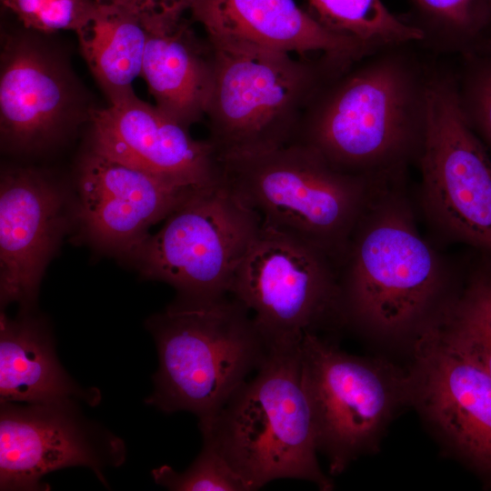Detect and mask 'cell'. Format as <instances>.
I'll list each match as a JSON object with an SVG mask.
<instances>
[{
	"mask_svg": "<svg viewBox=\"0 0 491 491\" xmlns=\"http://www.w3.org/2000/svg\"><path fill=\"white\" fill-rule=\"evenodd\" d=\"M432 325L491 376V273L476 275Z\"/></svg>",
	"mask_w": 491,
	"mask_h": 491,
	"instance_id": "cell-23",
	"label": "cell"
},
{
	"mask_svg": "<svg viewBox=\"0 0 491 491\" xmlns=\"http://www.w3.org/2000/svg\"><path fill=\"white\" fill-rule=\"evenodd\" d=\"M301 374L317 450L327 455L332 473L372 444L406 386L384 365L346 354L313 333L302 338Z\"/></svg>",
	"mask_w": 491,
	"mask_h": 491,
	"instance_id": "cell-10",
	"label": "cell"
},
{
	"mask_svg": "<svg viewBox=\"0 0 491 491\" xmlns=\"http://www.w3.org/2000/svg\"><path fill=\"white\" fill-rule=\"evenodd\" d=\"M337 270L316 246L262 225L230 295L248 309L267 344L298 340L330 317H343Z\"/></svg>",
	"mask_w": 491,
	"mask_h": 491,
	"instance_id": "cell-9",
	"label": "cell"
},
{
	"mask_svg": "<svg viewBox=\"0 0 491 491\" xmlns=\"http://www.w3.org/2000/svg\"><path fill=\"white\" fill-rule=\"evenodd\" d=\"M404 18L422 35L419 47L433 56H456L491 48L488 0H406Z\"/></svg>",
	"mask_w": 491,
	"mask_h": 491,
	"instance_id": "cell-21",
	"label": "cell"
},
{
	"mask_svg": "<svg viewBox=\"0 0 491 491\" xmlns=\"http://www.w3.org/2000/svg\"><path fill=\"white\" fill-rule=\"evenodd\" d=\"M195 189L91 149L78 169L75 216L93 243L134 257L149 229Z\"/></svg>",
	"mask_w": 491,
	"mask_h": 491,
	"instance_id": "cell-13",
	"label": "cell"
},
{
	"mask_svg": "<svg viewBox=\"0 0 491 491\" xmlns=\"http://www.w3.org/2000/svg\"><path fill=\"white\" fill-rule=\"evenodd\" d=\"M457 59L455 71L461 111L491 152V48Z\"/></svg>",
	"mask_w": 491,
	"mask_h": 491,
	"instance_id": "cell-24",
	"label": "cell"
},
{
	"mask_svg": "<svg viewBox=\"0 0 491 491\" xmlns=\"http://www.w3.org/2000/svg\"><path fill=\"white\" fill-rule=\"evenodd\" d=\"M158 354L146 403L165 413L215 416L256 371L268 344L248 309L232 295L177 297L147 323Z\"/></svg>",
	"mask_w": 491,
	"mask_h": 491,
	"instance_id": "cell-4",
	"label": "cell"
},
{
	"mask_svg": "<svg viewBox=\"0 0 491 491\" xmlns=\"http://www.w3.org/2000/svg\"><path fill=\"white\" fill-rule=\"evenodd\" d=\"M148 32L141 75L155 105L187 126L200 121L213 85V48L185 19Z\"/></svg>",
	"mask_w": 491,
	"mask_h": 491,
	"instance_id": "cell-19",
	"label": "cell"
},
{
	"mask_svg": "<svg viewBox=\"0 0 491 491\" xmlns=\"http://www.w3.org/2000/svg\"><path fill=\"white\" fill-rule=\"evenodd\" d=\"M306 11L325 27L373 49L416 43L422 35L382 0H306Z\"/></svg>",
	"mask_w": 491,
	"mask_h": 491,
	"instance_id": "cell-22",
	"label": "cell"
},
{
	"mask_svg": "<svg viewBox=\"0 0 491 491\" xmlns=\"http://www.w3.org/2000/svg\"><path fill=\"white\" fill-rule=\"evenodd\" d=\"M80 404L0 402L1 490H46L45 476L72 466L91 469L107 486L104 472L125 462V445L85 416Z\"/></svg>",
	"mask_w": 491,
	"mask_h": 491,
	"instance_id": "cell-11",
	"label": "cell"
},
{
	"mask_svg": "<svg viewBox=\"0 0 491 491\" xmlns=\"http://www.w3.org/2000/svg\"><path fill=\"white\" fill-rule=\"evenodd\" d=\"M375 189L338 269L343 318L395 336L424 316L438 286L439 266L410 213Z\"/></svg>",
	"mask_w": 491,
	"mask_h": 491,
	"instance_id": "cell-6",
	"label": "cell"
},
{
	"mask_svg": "<svg viewBox=\"0 0 491 491\" xmlns=\"http://www.w3.org/2000/svg\"><path fill=\"white\" fill-rule=\"evenodd\" d=\"M80 49L110 104L134 95L141 75L148 32L127 10L97 1L88 24L76 33Z\"/></svg>",
	"mask_w": 491,
	"mask_h": 491,
	"instance_id": "cell-20",
	"label": "cell"
},
{
	"mask_svg": "<svg viewBox=\"0 0 491 491\" xmlns=\"http://www.w3.org/2000/svg\"><path fill=\"white\" fill-rule=\"evenodd\" d=\"M261 227L258 214L221 178L183 200L134 258L144 276L172 286L177 297H220L230 294Z\"/></svg>",
	"mask_w": 491,
	"mask_h": 491,
	"instance_id": "cell-7",
	"label": "cell"
},
{
	"mask_svg": "<svg viewBox=\"0 0 491 491\" xmlns=\"http://www.w3.org/2000/svg\"><path fill=\"white\" fill-rule=\"evenodd\" d=\"M414 386L421 406L458 453L491 476V376L432 325L417 346Z\"/></svg>",
	"mask_w": 491,
	"mask_h": 491,
	"instance_id": "cell-15",
	"label": "cell"
},
{
	"mask_svg": "<svg viewBox=\"0 0 491 491\" xmlns=\"http://www.w3.org/2000/svg\"><path fill=\"white\" fill-rule=\"evenodd\" d=\"M194 21L209 40L296 54L356 60L376 51L316 21L294 0H194Z\"/></svg>",
	"mask_w": 491,
	"mask_h": 491,
	"instance_id": "cell-17",
	"label": "cell"
},
{
	"mask_svg": "<svg viewBox=\"0 0 491 491\" xmlns=\"http://www.w3.org/2000/svg\"><path fill=\"white\" fill-rule=\"evenodd\" d=\"M120 6L135 15L147 31L172 25L190 10L194 0H96Z\"/></svg>",
	"mask_w": 491,
	"mask_h": 491,
	"instance_id": "cell-27",
	"label": "cell"
},
{
	"mask_svg": "<svg viewBox=\"0 0 491 491\" xmlns=\"http://www.w3.org/2000/svg\"><path fill=\"white\" fill-rule=\"evenodd\" d=\"M432 60L416 43L356 60L314 96L294 143L342 172L372 181L400 178L422 150Z\"/></svg>",
	"mask_w": 491,
	"mask_h": 491,
	"instance_id": "cell-1",
	"label": "cell"
},
{
	"mask_svg": "<svg viewBox=\"0 0 491 491\" xmlns=\"http://www.w3.org/2000/svg\"><path fill=\"white\" fill-rule=\"evenodd\" d=\"M417 164L426 205L437 223L491 253V158L461 111L455 67L436 57Z\"/></svg>",
	"mask_w": 491,
	"mask_h": 491,
	"instance_id": "cell-8",
	"label": "cell"
},
{
	"mask_svg": "<svg viewBox=\"0 0 491 491\" xmlns=\"http://www.w3.org/2000/svg\"><path fill=\"white\" fill-rule=\"evenodd\" d=\"M488 3H489L490 12H491V0H488Z\"/></svg>",
	"mask_w": 491,
	"mask_h": 491,
	"instance_id": "cell-28",
	"label": "cell"
},
{
	"mask_svg": "<svg viewBox=\"0 0 491 491\" xmlns=\"http://www.w3.org/2000/svg\"><path fill=\"white\" fill-rule=\"evenodd\" d=\"M31 39L9 36L1 54V140L17 151L52 144L78 111L77 88L68 68Z\"/></svg>",
	"mask_w": 491,
	"mask_h": 491,
	"instance_id": "cell-16",
	"label": "cell"
},
{
	"mask_svg": "<svg viewBox=\"0 0 491 491\" xmlns=\"http://www.w3.org/2000/svg\"><path fill=\"white\" fill-rule=\"evenodd\" d=\"M155 482L176 491H249L245 481L235 472L214 445L203 440V446L190 466L177 472L167 465L152 471Z\"/></svg>",
	"mask_w": 491,
	"mask_h": 491,
	"instance_id": "cell-25",
	"label": "cell"
},
{
	"mask_svg": "<svg viewBox=\"0 0 491 491\" xmlns=\"http://www.w3.org/2000/svg\"><path fill=\"white\" fill-rule=\"evenodd\" d=\"M209 41L214 75L205 116L219 161L294 143L319 89L356 61Z\"/></svg>",
	"mask_w": 491,
	"mask_h": 491,
	"instance_id": "cell-3",
	"label": "cell"
},
{
	"mask_svg": "<svg viewBox=\"0 0 491 491\" xmlns=\"http://www.w3.org/2000/svg\"><path fill=\"white\" fill-rule=\"evenodd\" d=\"M74 399L100 402L96 388H84L64 369L45 322L22 310L15 318L1 311L0 402L48 403Z\"/></svg>",
	"mask_w": 491,
	"mask_h": 491,
	"instance_id": "cell-18",
	"label": "cell"
},
{
	"mask_svg": "<svg viewBox=\"0 0 491 491\" xmlns=\"http://www.w3.org/2000/svg\"><path fill=\"white\" fill-rule=\"evenodd\" d=\"M66 195L31 167L2 171L0 179V302L30 310L45 267L67 229Z\"/></svg>",
	"mask_w": 491,
	"mask_h": 491,
	"instance_id": "cell-12",
	"label": "cell"
},
{
	"mask_svg": "<svg viewBox=\"0 0 491 491\" xmlns=\"http://www.w3.org/2000/svg\"><path fill=\"white\" fill-rule=\"evenodd\" d=\"M303 338V337H302ZM276 341L253 378L211 418L199 421L210 442L249 491L278 479H298L330 490L317 462L312 409L302 381L301 342Z\"/></svg>",
	"mask_w": 491,
	"mask_h": 491,
	"instance_id": "cell-2",
	"label": "cell"
},
{
	"mask_svg": "<svg viewBox=\"0 0 491 491\" xmlns=\"http://www.w3.org/2000/svg\"><path fill=\"white\" fill-rule=\"evenodd\" d=\"M220 163L223 181L263 225L309 243L339 267L375 181L342 172L298 143Z\"/></svg>",
	"mask_w": 491,
	"mask_h": 491,
	"instance_id": "cell-5",
	"label": "cell"
},
{
	"mask_svg": "<svg viewBox=\"0 0 491 491\" xmlns=\"http://www.w3.org/2000/svg\"><path fill=\"white\" fill-rule=\"evenodd\" d=\"M23 25L31 30L78 33L94 16L96 0H1Z\"/></svg>",
	"mask_w": 491,
	"mask_h": 491,
	"instance_id": "cell-26",
	"label": "cell"
},
{
	"mask_svg": "<svg viewBox=\"0 0 491 491\" xmlns=\"http://www.w3.org/2000/svg\"><path fill=\"white\" fill-rule=\"evenodd\" d=\"M91 119V149L98 154L186 187L222 178L209 140L194 139L187 126L135 94L93 111Z\"/></svg>",
	"mask_w": 491,
	"mask_h": 491,
	"instance_id": "cell-14",
	"label": "cell"
}]
</instances>
